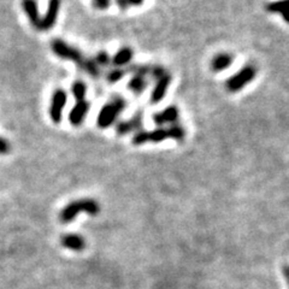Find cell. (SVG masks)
<instances>
[{"label":"cell","instance_id":"obj_16","mask_svg":"<svg viewBox=\"0 0 289 289\" xmlns=\"http://www.w3.org/2000/svg\"><path fill=\"white\" fill-rule=\"evenodd\" d=\"M148 86V80L146 76L141 75H133V77L130 78L128 82V89L132 92L135 96H140L146 91Z\"/></svg>","mask_w":289,"mask_h":289},{"label":"cell","instance_id":"obj_23","mask_svg":"<svg viewBox=\"0 0 289 289\" xmlns=\"http://www.w3.org/2000/svg\"><path fill=\"white\" fill-rule=\"evenodd\" d=\"M94 60L98 64L99 68H101V66H107L111 63V57H110L109 53L105 52V51H100V52L96 53V56L94 57Z\"/></svg>","mask_w":289,"mask_h":289},{"label":"cell","instance_id":"obj_22","mask_svg":"<svg viewBox=\"0 0 289 289\" xmlns=\"http://www.w3.org/2000/svg\"><path fill=\"white\" fill-rule=\"evenodd\" d=\"M132 142L134 146H142L150 142V133L146 130H139L133 135Z\"/></svg>","mask_w":289,"mask_h":289},{"label":"cell","instance_id":"obj_25","mask_svg":"<svg viewBox=\"0 0 289 289\" xmlns=\"http://www.w3.org/2000/svg\"><path fill=\"white\" fill-rule=\"evenodd\" d=\"M150 70L151 66L148 65H132L129 68L130 73H133V75H141V76H146L150 75Z\"/></svg>","mask_w":289,"mask_h":289},{"label":"cell","instance_id":"obj_7","mask_svg":"<svg viewBox=\"0 0 289 289\" xmlns=\"http://www.w3.org/2000/svg\"><path fill=\"white\" fill-rule=\"evenodd\" d=\"M60 7H62V0H48L47 10L41 17L40 30L46 32V30H50L55 27L58 17H59Z\"/></svg>","mask_w":289,"mask_h":289},{"label":"cell","instance_id":"obj_30","mask_svg":"<svg viewBox=\"0 0 289 289\" xmlns=\"http://www.w3.org/2000/svg\"><path fill=\"white\" fill-rule=\"evenodd\" d=\"M285 275H286V278H287L288 281V285H289V267H285Z\"/></svg>","mask_w":289,"mask_h":289},{"label":"cell","instance_id":"obj_29","mask_svg":"<svg viewBox=\"0 0 289 289\" xmlns=\"http://www.w3.org/2000/svg\"><path fill=\"white\" fill-rule=\"evenodd\" d=\"M145 0H128L129 5H133V6H140V5L144 4Z\"/></svg>","mask_w":289,"mask_h":289},{"label":"cell","instance_id":"obj_21","mask_svg":"<svg viewBox=\"0 0 289 289\" xmlns=\"http://www.w3.org/2000/svg\"><path fill=\"white\" fill-rule=\"evenodd\" d=\"M127 74V71L122 68H114L111 70H109V73L106 74V81L109 83H117L124 77V75Z\"/></svg>","mask_w":289,"mask_h":289},{"label":"cell","instance_id":"obj_5","mask_svg":"<svg viewBox=\"0 0 289 289\" xmlns=\"http://www.w3.org/2000/svg\"><path fill=\"white\" fill-rule=\"evenodd\" d=\"M66 99H68V96H66L65 91L62 88L56 89L55 93L52 94L50 111L48 112H50V118L53 123L58 124L62 122L64 107L66 105Z\"/></svg>","mask_w":289,"mask_h":289},{"label":"cell","instance_id":"obj_12","mask_svg":"<svg viewBox=\"0 0 289 289\" xmlns=\"http://www.w3.org/2000/svg\"><path fill=\"white\" fill-rule=\"evenodd\" d=\"M234 63V57L229 53H218L214 56L211 60V69L214 73H221L227 70L231 64Z\"/></svg>","mask_w":289,"mask_h":289},{"label":"cell","instance_id":"obj_18","mask_svg":"<svg viewBox=\"0 0 289 289\" xmlns=\"http://www.w3.org/2000/svg\"><path fill=\"white\" fill-rule=\"evenodd\" d=\"M80 66L91 76V77L98 78L99 76H100V68H99L98 64L96 63L94 59H86V58H84V60Z\"/></svg>","mask_w":289,"mask_h":289},{"label":"cell","instance_id":"obj_27","mask_svg":"<svg viewBox=\"0 0 289 289\" xmlns=\"http://www.w3.org/2000/svg\"><path fill=\"white\" fill-rule=\"evenodd\" d=\"M111 0H93V5L98 10H106L109 9Z\"/></svg>","mask_w":289,"mask_h":289},{"label":"cell","instance_id":"obj_20","mask_svg":"<svg viewBox=\"0 0 289 289\" xmlns=\"http://www.w3.org/2000/svg\"><path fill=\"white\" fill-rule=\"evenodd\" d=\"M169 139L176 140V141H182L186 136V130L180 123H176L168 127Z\"/></svg>","mask_w":289,"mask_h":289},{"label":"cell","instance_id":"obj_10","mask_svg":"<svg viewBox=\"0 0 289 289\" xmlns=\"http://www.w3.org/2000/svg\"><path fill=\"white\" fill-rule=\"evenodd\" d=\"M171 80H173V77H171L170 74L168 73L164 77H162V78H159L158 81H155L154 87H153L152 92H151V96H150L151 103L158 104L165 98L166 93H168L169 86H170V83H171Z\"/></svg>","mask_w":289,"mask_h":289},{"label":"cell","instance_id":"obj_9","mask_svg":"<svg viewBox=\"0 0 289 289\" xmlns=\"http://www.w3.org/2000/svg\"><path fill=\"white\" fill-rule=\"evenodd\" d=\"M89 110H91V103L89 101H76V104L74 105V107L69 112V122L74 127H78V125L82 124L87 115L89 114Z\"/></svg>","mask_w":289,"mask_h":289},{"label":"cell","instance_id":"obj_19","mask_svg":"<svg viewBox=\"0 0 289 289\" xmlns=\"http://www.w3.org/2000/svg\"><path fill=\"white\" fill-rule=\"evenodd\" d=\"M150 133V142H154V144H159V142H163L164 140L169 139V132L168 127H162V128H155L154 130Z\"/></svg>","mask_w":289,"mask_h":289},{"label":"cell","instance_id":"obj_26","mask_svg":"<svg viewBox=\"0 0 289 289\" xmlns=\"http://www.w3.org/2000/svg\"><path fill=\"white\" fill-rule=\"evenodd\" d=\"M11 151V146H10L9 141L5 140L4 137H0V154L5 155Z\"/></svg>","mask_w":289,"mask_h":289},{"label":"cell","instance_id":"obj_14","mask_svg":"<svg viewBox=\"0 0 289 289\" xmlns=\"http://www.w3.org/2000/svg\"><path fill=\"white\" fill-rule=\"evenodd\" d=\"M62 245L65 248L78 252V250H82L86 247V241L81 235L68 234L62 237Z\"/></svg>","mask_w":289,"mask_h":289},{"label":"cell","instance_id":"obj_15","mask_svg":"<svg viewBox=\"0 0 289 289\" xmlns=\"http://www.w3.org/2000/svg\"><path fill=\"white\" fill-rule=\"evenodd\" d=\"M267 11L271 14H278L283 17L286 22L289 23V0H278V1L269 2Z\"/></svg>","mask_w":289,"mask_h":289},{"label":"cell","instance_id":"obj_3","mask_svg":"<svg viewBox=\"0 0 289 289\" xmlns=\"http://www.w3.org/2000/svg\"><path fill=\"white\" fill-rule=\"evenodd\" d=\"M51 50L53 51L57 57H59L63 60H69L75 64L81 65L84 60V57L78 48L74 47V46L69 45L62 39H55L51 42Z\"/></svg>","mask_w":289,"mask_h":289},{"label":"cell","instance_id":"obj_2","mask_svg":"<svg viewBox=\"0 0 289 289\" xmlns=\"http://www.w3.org/2000/svg\"><path fill=\"white\" fill-rule=\"evenodd\" d=\"M125 107H127V101L122 96H117L101 107L96 117V125L101 129H106L114 125Z\"/></svg>","mask_w":289,"mask_h":289},{"label":"cell","instance_id":"obj_4","mask_svg":"<svg viewBox=\"0 0 289 289\" xmlns=\"http://www.w3.org/2000/svg\"><path fill=\"white\" fill-rule=\"evenodd\" d=\"M255 75H257V69L253 65H246L244 69L237 71L235 75L228 78L226 87L229 92L231 93H236V92L241 91L245 88V86L254 80Z\"/></svg>","mask_w":289,"mask_h":289},{"label":"cell","instance_id":"obj_17","mask_svg":"<svg viewBox=\"0 0 289 289\" xmlns=\"http://www.w3.org/2000/svg\"><path fill=\"white\" fill-rule=\"evenodd\" d=\"M87 91H88V88H87V84L83 81H75L73 83V86H71V93H73L76 101L84 100Z\"/></svg>","mask_w":289,"mask_h":289},{"label":"cell","instance_id":"obj_28","mask_svg":"<svg viewBox=\"0 0 289 289\" xmlns=\"http://www.w3.org/2000/svg\"><path fill=\"white\" fill-rule=\"evenodd\" d=\"M116 2L122 10H127L128 6H130L129 2H128V0H116Z\"/></svg>","mask_w":289,"mask_h":289},{"label":"cell","instance_id":"obj_13","mask_svg":"<svg viewBox=\"0 0 289 289\" xmlns=\"http://www.w3.org/2000/svg\"><path fill=\"white\" fill-rule=\"evenodd\" d=\"M134 52L130 47H122L121 50L117 51L115 53L114 57H111V63L114 64L116 68H123L127 66L128 64L132 62Z\"/></svg>","mask_w":289,"mask_h":289},{"label":"cell","instance_id":"obj_11","mask_svg":"<svg viewBox=\"0 0 289 289\" xmlns=\"http://www.w3.org/2000/svg\"><path fill=\"white\" fill-rule=\"evenodd\" d=\"M22 9L27 16L28 21L37 30H40V24H41V16L39 12V6H38L37 0H22Z\"/></svg>","mask_w":289,"mask_h":289},{"label":"cell","instance_id":"obj_1","mask_svg":"<svg viewBox=\"0 0 289 289\" xmlns=\"http://www.w3.org/2000/svg\"><path fill=\"white\" fill-rule=\"evenodd\" d=\"M100 212V205L94 199H78L71 201L60 211L59 219L63 224L71 223L78 214L86 213L89 216H96Z\"/></svg>","mask_w":289,"mask_h":289},{"label":"cell","instance_id":"obj_6","mask_svg":"<svg viewBox=\"0 0 289 289\" xmlns=\"http://www.w3.org/2000/svg\"><path fill=\"white\" fill-rule=\"evenodd\" d=\"M178 118H180V110L175 105H170L162 111L152 115V121L154 122L157 128L178 123Z\"/></svg>","mask_w":289,"mask_h":289},{"label":"cell","instance_id":"obj_8","mask_svg":"<svg viewBox=\"0 0 289 289\" xmlns=\"http://www.w3.org/2000/svg\"><path fill=\"white\" fill-rule=\"evenodd\" d=\"M142 125V114L141 112H136L134 116L130 119H127V121H121L118 123H116V134L118 136H124V135L129 134V133L139 132L141 130Z\"/></svg>","mask_w":289,"mask_h":289},{"label":"cell","instance_id":"obj_24","mask_svg":"<svg viewBox=\"0 0 289 289\" xmlns=\"http://www.w3.org/2000/svg\"><path fill=\"white\" fill-rule=\"evenodd\" d=\"M166 74H168V71H166V69L163 68V66H160V65L151 66L150 76L153 78V80L158 81V80H159V78L164 77Z\"/></svg>","mask_w":289,"mask_h":289}]
</instances>
